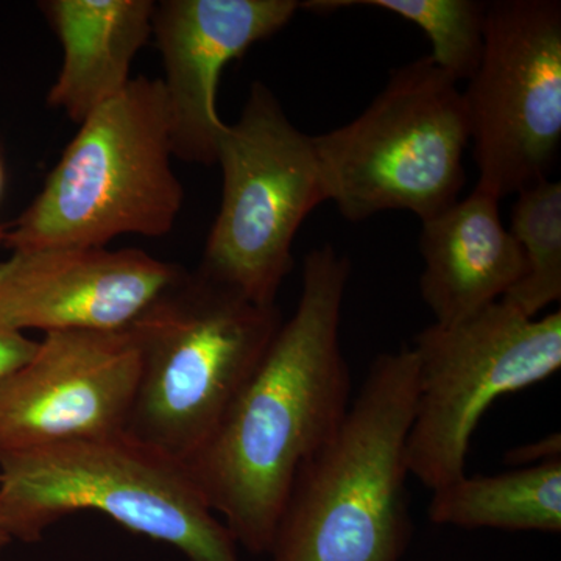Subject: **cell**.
I'll list each match as a JSON object with an SVG mask.
<instances>
[{
  "label": "cell",
  "mask_w": 561,
  "mask_h": 561,
  "mask_svg": "<svg viewBox=\"0 0 561 561\" xmlns=\"http://www.w3.org/2000/svg\"><path fill=\"white\" fill-rule=\"evenodd\" d=\"M350 273L331 243L306 254L294 316L186 463L210 511L250 553L271 551L295 478L348 411L341 327Z\"/></svg>",
  "instance_id": "6da1fadb"
},
{
  "label": "cell",
  "mask_w": 561,
  "mask_h": 561,
  "mask_svg": "<svg viewBox=\"0 0 561 561\" xmlns=\"http://www.w3.org/2000/svg\"><path fill=\"white\" fill-rule=\"evenodd\" d=\"M11 540L9 530H7L5 519H3L2 505H0V553H2L3 549L10 545Z\"/></svg>",
  "instance_id": "ffe728a7"
},
{
  "label": "cell",
  "mask_w": 561,
  "mask_h": 561,
  "mask_svg": "<svg viewBox=\"0 0 561 561\" xmlns=\"http://www.w3.org/2000/svg\"><path fill=\"white\" fill-rule=\"evenodd\" d=\"M560 459V434H551L540 442L512 449V451L507 453V456H505L504 461H507L508 465H513V467H530V465L542 463V461Z\"/></svg>",
  "instance_id": "d6986e66"
},
{
  "label": "cell",
  "mask_w": 561,
  "mask_h": 561,
  "mask_svg": "<svg viewBox=\"0 0 561 561\" xmlns=\"http://www.w3.org/2000/svg\"><path fill=\"white\" fill-rule=\"evenodd\" d=\"M416 404L411 346L371 362L330 440L302 465L271 561H402L413 535L408 440Z\"/></svg>",
  "instance_id": "7a4b0ae2"
},
{
  "label": "cell",
  "mask_w": 561,
  "mask_h": 561,
  "mask_svg": "<svg viewBox=\"0 0 561 561\" xmlns=\"http://www.w3.org/2000/svg\"><path fill=\"white\" fill-rule=\"evenodd\" d=\"M278 306L184 271L130 324L140 373L127 434L187 463L283 324Z\"/></svg>",
  "instance_id": "277c9868"
},
{
  "label": "cell",
  "mask_w": 561,
  "mask_h": 561,
  "mask_svg": "<svg viewBox=\"0 0 561 561\" xmlns=\"http://www.w3.org/2000/svg\"><path fill=\"white\" fill-rule=\"evenodd\" d=\"M172 157L161 79L136 77L81 122L35 201L5 228L3 245L106 247L124 234H169L184 201Z\"/></svg>",
  "instance_id": "3957f363"
},
{
  "label": "cell",
  "mask_w": 561,
  "mask_h": 561,
  "mask_svg": "<svg viewBox=\"0 0 561 561\" xmlns=\"http://www.w3.org/2000/svg\"><path fill=\"white\" fill-rule=\"evenodd\" d=\"M216 164L224 175L220 209L197 271L247 300L275 306L294 267L295 236L330 202L313 136L254 81L241 117L221 133Z\"/></svg>",
  "instance_id": "52a82bcc"
},
{
  "label": "cell",
  "mask_w": 561,
  "mask_h": 561,
  "mask_svg": "<svg viewBox=\"0 0 561 561\" xmlns=\"http://www.w3.org/2000/svg\"><path fill=\"white\" fill-rule=\"evenodd\" d=\"M328 198L350 221L386 210L430 220L460 198L470 121L459 83L430 55L390 73L356 119L313 136Z\"/></svg>",
  "instance_id": "8992f818"
},
{
  "label": "cell",
  "mask_w": 561,
  "mask_h": 561,
  "mask_svg": "<svg viewBox=\"0 0 561 561\" xmlns=\"http://www.w3.org/2000/svg\"><path fill=\"white\" fill-rule=\"evenodd\" d=\"M140 360L130 328L44 334L0 382V459L127 432Z\"/></svg>",
  "instance_id": "30bf717a"
},
{
  "label": "cell",
  "mask_w": 561,
  "mask_h": 561,
  "mask_svg": "<svg viewBox=\"0 0 561 561\" xmlns=\"http://www.w3.org/2000/svg\"><path fill=\"white\" fill-rule=\"evenodd\" d=\"M295 0H161L151 33L164 65L173 157L213 165L225 124L217 110L221 73L254 44L283 31Z\"/></svg>",
  "instance_id": "7c38bea8"
},
{
  "label": "cell",
  "mask_w": 561,
  "mask_h": 561,
  "mask_svg": "<svg viewBox=\"0 0 561 561\" xmlns=\"http://www.w3.org/2000/svg\"><path fill=\"white\" fill-rule=\"evenodd\" d=\"M513 239L526 273L502 301L535 319L561 300V183L549 179L518 192L512 209Z\"/></svg>",
  "instance_id": "2e32d148"
},
{
  "label": "cell",
  "mask_w": 561,
  "mask_h": 561,
  "mask_svg": "<svg viewBox=\"0 0 561 561\" xmlns=\"http://www.w3.org/2000/svg\"><path fill=\"white\" fill-rule=\"evenodd\" d=\"M416 404L409 472L437 490L467 474L471 438L497 398L546 381L561 367V312L524 316L497 301L471 319L415 335Z\"/></svg>",
  "instance_id": "ba28073f"
},
{
  "label": "cell",
  "mask_w": 561,
  "mask_h": 561,
  "mask_svg": "<svg viewBox=\"0 0 561 561\" xmlns=\"http://www.w3.org/2000/svg\"><path fill=\"white\" fill-rule=\"evenodd\" d=\"M479 179L502 201L546 180L561 144V3L493 0L481 65L463 92Z\"/></svg>",
  "instance_id": "9c48e42d"
},
{
  "label": "cell",
  "mask_w": 561,
  "mask_h": 561,
  "mask_svg": "<svg viewBox=\"0 0 561 561\" xmlns=\"http://www.w3.org/2000/svg\"><path fill=\"white\" fill-rule=\"evenodd\" d=\"M421 225V298L438 327L501 301L526 273L522 247L502 224L500 201L481 191Z\"/></svg>",
  "instance_id": "4fadbf2b"
},
{
  "label": "cell",
  "mask_w": 561,
  "mask_h": 561,
  "mask_svg": "<svg viewBox=\"0 0 561 561\" xmlns=\"http://www.w3.org/2000/svg\"><path fill=\"white\" fill-rule=\"evenodd\" d=\"M430 522L460 529L561 531V459L432 490Z\"/></svg>",
  "instance_id": "9a60e30c"
},
{
  "label": "cell",
  "mask_w": 561,
  "mask_h": 561,
  "mask_svg": "<svg viewBox=\"0 0 561 561\" xmlns=\"http://www.w3.org/2000/svg\"><path fill=\"white\" fill-rule=\"evenodd\" d=\"M183 272L138 249L13 251L0 264V327L44 334L125 330Z\"/></svg>",
  "instance_id": "8fae6325"
},
{
  "label": "cell",
  "mask_w": 561,
  "mask_h": 561,
  "mask_svg": "<svg viewBox=\"0 0 561 561\" xmlns=\"http://www.w3.org/2000/svg\"><path fill=\"white\" fill-rule=\"evenodd\" d=\"M3 190V165L2 158H0V195H2ZM3 236H5V228L0 227V242L3 241Z\"/></svg>",
  "instance_id": "44dd1931"
},
{
  "label": "cell",
  "mask_w": 561,
  "mask_h": 561,
  "mask_svg": "<svg viewBox=\"0 0 561 561\" xmlns=\"http://www.w3.org/2000/svg\"><path fill=\"white\" fill-rule=\"evenodd\" d=\"M0 505L11 540L38 541L65 516L94 511L190 561H239L187 465L127 432L3 457Z\"/></svg>",
  "instance_id": "5b68a950"
},
{
  "label": "cell",
  "mask_w": 561,
  "mask_h": 561,
  "mask_svg": "<svg viewBox=\"0 0 561 561\" xmlns=\"http://www.w3.org/2000/svg\"><path fill=\"white\" fill-rule=\"evenodd\" d=\"M151 0H47L39 9L61 43L62 65L47 103L81 124L130 83L151 35Z\"/></svg>",
  "instance_id": "5bb4252c"
},
{
  "label": "cell",
  "mask_w": 561,
  "mask_h": 561,
  "mask_svg": "<svg viewBox=\"0 0 561 561\" xmlns=\"http://www.w3.org/2000/svg\"><path fill=\"white\" fill-rule=\"evenodd\" d=\"M373 7L412 22L431 41L430 58L454 81L472 79L481 65L489 2L479 0H312L300 9L334 11Z\"/></svg>",
  "instance_id": "e0dca14e"
},
{
  "label": "cell",
  "mask_w": 561,
  "mask_h": 561,
  "mask_svg": "<svg viewBox=\"0 0 561 561\" xmlns=\"http://www.w3.org/2000/svg\"><path fill=\"white\" fill-rule=\"evenodd\" d=\"M36 348L38 342L28 339L24 332L0 327V382L27 364Z\"/></svg>",
  "instance_id": "ac0fdd59"
}]
</instances>
